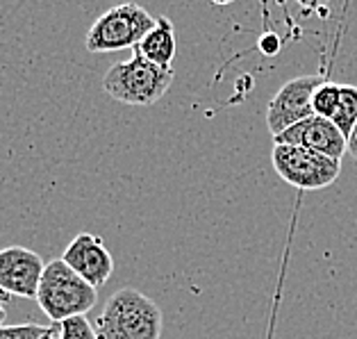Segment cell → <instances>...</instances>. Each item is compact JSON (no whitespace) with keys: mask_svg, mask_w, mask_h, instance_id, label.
Wrapping results in <instances>:
<instances>
[{"mask_svg":"<svg viewBox=\"0 0 357 339\" xmlns=\"http://www.w3.org/2000/svg\"><path fill=\"white\" fill-rule=\"evenodd\" d=\"M162 310L153 299L135 287H123L107 299L96 333L98 339H160Z\"/></svg>","mask_w":357,"mask_h":339,"instance_id":"cell-1","label":"cell"},{"mask_svg":"<svg viewBox=\"0 0 357 339\" xmlns=\"http://www.w3.org/2000/svg\"><path fill=\"white\" fill-rule=\"evenodd\" d=\"M173 77H176L173 68L153 64L144 55L132 53V57L126 62L109 66V71L102 77V91L123 105L151 107L164 98Z\"/></svg>","mask_w":357,"mask_h":339,"instance_id":"cell-2","label":"cell"},{"mask_svg":"<svg viewBox=\"0 0 357 339\" xmlns=\"http://www.w3.org/2000/svg\"><path fill=\"white\" fill-rule=\"evenodd\" d=\"M41 312L55 324H62L64 319L86 315L96 308L98 289L89 285L82 276H77L62 257L48 262L43 269V278L37 292Z\"/></svg>","mask_w":357,"mask_h":339,"instance_id":"cell-3","label":"cell"},{"mask_svg":"<svg viewBox=\"0 0 357 339\" xmlns=\"http://www.w3.org/2000/svg\"><path fill=\"white\" fill-rule=\"evenodd\" d=\"M155 16L137 3H121L102 12L84 37L86 53H119L137 48L153 30Z\"/></svg>","mask_w":357,"mask_h":339,"instance_id":"cell-4","label":"cell"},{"mask_svg":"<svg viewBox=\"0 0 357 339\" xmlns=\"http://www.w3.org/2000/svg\"><path fill=\"white\" fill-rule=\"evenodd\" d=\"M275 173L287 185L303 191L326 189L342 173V160L291 144H275L271 153Z\"/></svg>","mask_w":357,"mask_h":339,"instance_id":"cell-5","label":"cell"},{"mask_svg":"<svg viewBox=\"0 0 357 339\" xmlns=\"http://www.w3.org/2000/svg\"><path fill=\"white\" fill-rule=\"evenodd\" d=\"M321 82H324L321 75H301V77H294L289 82H284L266 105L268 133L278 137L280 133H284L287 128L314 116L312 98H314V91Z\"/></svg>","mask_w":357,"mask_h":339,"instance_id":"cell-6","label":"cell"},{"mask_svg":"<svg viewBox=\"0 0 357 339\" xmlns=\"http://www.w3.org/2000/svg\"><path fill=\"white\" fill-rule=\"evenodd\" d=\"M43 269L46 264L34 250L25 246L3 248L0 250V292L7 296L37 299Z\"/></svg>","mask_w":357,"mask_h":339,"instance_id":"cell-7","label":"cell"},{"mask_svg":"<svg viewBox=\"0 0 357 339\" xmlns=\"http://www.w3.org/2000/svg\"><path fill=\"white\" fill-rule=\"evenodd\" d=\"M62 259L96 289H100L114 273V257L105 241L93 232H77L71 244L64 248Z\"/></svg>","mask_w":357,"mask_h":339,"instance_id":"cell-8","label":"cell"},{"mask_svg":"<svg viewBox=\"0 0 357 339\" xmlns=\"http://www.w3.org/2000/svg\"><path fill=\"white\" fill-rule=\"evenodd\" d=\"M273 144H291V146H303V149L324 153L328 158L342 160L344 153H348V139L346 135L335 126V121L324 119V116H310L287 128L284 133L273 137Z\"/></svg>","mask_w":357,"mask_h":339,"instance_id":"cell-9","label":"cell"},{"mask_svg":"<svg viewBox=\"0 0 357 339\" xmlns=\"http://www.w3.org/2000/svg\"><path fill=\"white\" fill-rule=\"evenodd\" d=\"M132 53L144 55L146 59H151L153 64L173 68L171 64H173V57L178 53V39H176V28H173L169 16H158V19H155L153 30L146 34Z\"/></svg>","mask_w":357,"mask_h":339,"instance_id":"cell-10","label":"cell"},{"mask_svg":"<svg viewBox=\"0 0 357 339\" xmlns=\"http://www.w3.org/2000/svg\"><path fill=\"white\" fill-rule=\"evenodd\" d=\"M335 126L348 135L353 133V128L357 123V86L355 84H342V93H339V107L335 112Z\"/></svg>","mask_w":357,"mask_h":339,"instance_id":"cell-11","label":"cell"},{"mask_svg":"<svg viewBox=\"0 0 357 339\" xmlns=\"http://www.w3.org/2000/svg\"><path fill=\"white\" fill-rule=\"evenodd\" d=\"M339 93H342V84H335V82H328V80L321 82L314 91V98H312L314 114L333 121L335 112L339 107Z\"/></svg>","mask_w":357,"mask_h":339,"instance_id":"cell-12","label":"cell"},{"mask_svg":"<svg viewBox=\"0 0 357 339\" xmlns=\"http://www.w3.org/2000/svg\"><path fill=\"white\" fill-rule=\"evenodd\" d=\"M57 339H98V333H96V326L86 319V315H80V317L64 319L59 324Z\"/></svg>","mask_w":357,"mask_h":339,"instance_id":"cell-13","label":"cell"},{"mask_svg":"<svg viewBox=\"0 0 357 339\" xmlns=\"http://www.w3.org/2000/svg\"><path fill=\"white\" fill-rule=\"evenodd\" d=\"M50 326L39 324H19V326H0V339H41Z\"/></svg>","mask_w":357,"mask_h":339,"instance_id":"cell-14","label":"cell"},{"mask_svg":"<svg viewBox=\"0 0 357 339\" xmlns=\"http://www.w3.org/2000/svg\"><path fill=\"white\" fill-rule=\"evenodd\" d=\"M305 12H317V14H324L328 10L330 0H296Z\"/></svg>","mask_w":357,"mask_h":339,"instance_id":"cell-15","label":"cell"},{"mask_svg":"<svg viewBox=\"0 0 357 339\" xmlns=\"http://www.w3.org/2000/svg\"><path fill=\"white\" fill-rule=\"evenodd\" d=\"M348 153H351V158L357 160V123L353 128V133L348 135Z\"/></svg>","mask_w":357,"mask_h":339,"instance_id":"cell-16","label":"cell"},{"mask_svg":"<svg viewBox=\"0 0 357 339\" xmlns=\"http://www.w3.org/2000/svg\"><path fill=\"white\" fill-rule=\"evenodd\" d=\"M278 46H280V43H278L275 37H266V39H262V50H264V53H268V55H273L275 50H278Z\"/></svg>","mask_w":357,"mask_h":339,"instance_id":"cell-17","label":"cell"},{"mask_svg":"<svg viewBox=\"0 0 357 339\" xmlns=\"http://www.w3.org/2000/svg\"><path fill=\"white\" fill-rule=\"evenodd\" d=\"M55 335H57V328H53V326H50V330H48V333H46V335H43L41 339H57Z\"/></svg>","mask_w":357,"mask_h":339,"instance_id":"cell-18","label":"cell"},{"mask_svg":"<svg viewBox=\"0 0 357 339\" xmlns=\"http://www.w3.org/2000/svg\"><path fill=\"white\" fill-rule=\"evenodd\" d=\"M5 319H7V312H5V306L0 303V326L5 324Z\"/></svg>","mask_w":357,"mask_h":339,"instance_id":"cell-19","label":"cell"},{"mask_svg":"<svg viewBox=\"0 0 357 339\" xmlns=\"http://www.w3.org/2000/svg\"><path fill=\"white\" fill-rule=\"evenodd\" d=\"M214 5H230V3H234V0H212Z\"/></svg>","mask_w":357,"mask_h":339,"instance_id":"cell-20","label":"cell"}]
</instances>
